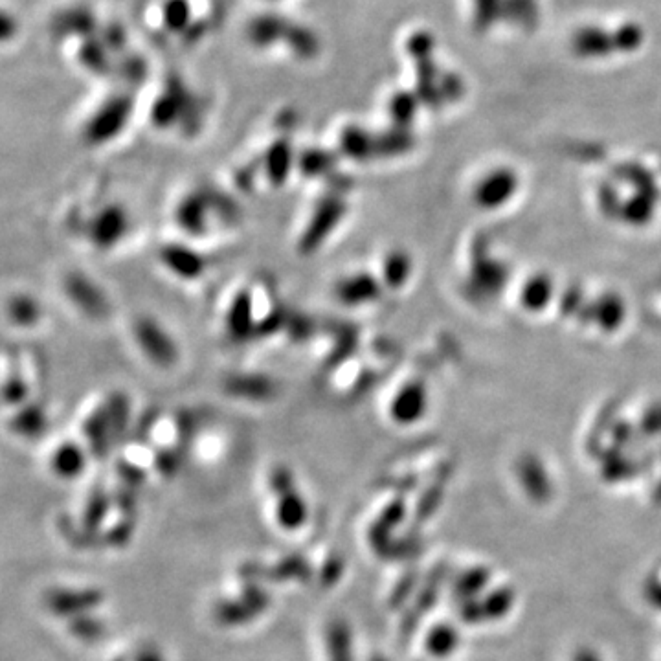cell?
Masks as SVG:
<instances>
[{"label":"cell","mask_w":661,"mask_h":661,"mask_svg":"<svg viewBox=\"0 0 661 661\" xmlns=\"http://www.w3.org/2000/svg\"><path fill=\"white\" fill-rule=\"evenodd\" d=\"M133 111V100L127 94H118L105 101L98 113L90 118L87 136L92 142H107L124 129Z\"/></svg>","instance_id":"cell-1"},{"label":"cell","mask_w":661,"mask_h":661,"mask_svg":"<svg viewBox=\"0 0 661 661\" xmlns=\"http://www.w3.org/2000/svg\"><path fill=\"white\" fill-rule=\"evenodd\" d=\"M193 105L195 98L186 90L184 83L179 78H169L166 90L158 96L151 109V118L158 127H169L188 116Z\"/></svg>","instance_id":"cell-2"},{"label":"cell","mask_w":661,"mask_h":661,"mask_svg":"<svg viewBox=\"0 0 661 661\" xmlns=\"http://www.w3.org/2000/svg\"><path fill=\"white\" fill-rule=\"evenodd\" d=\"M291 24L278 13H261L248 24V41L258 48H269L285 41Z\"/></svg>","instance_id":"cell-3"},{"label":"cell","mask_w":661,"mask_h":661,"mask_svg":"<svg viewBox=\"0 0 661 661\" xmlns=\"http://www.w3.org/2000/svg\"><path fill=\"white\" fill-rule=\"evenodd\" d=\"M52 30L56 34L63 35H76V37H83V39H89V37H94L96 35V30H98V21L94 17V13L83 8V6H76V8H70V10H65V12L59 13L52 23Z\"/></svg>","instance_id":"cell-4"},{"label":"cell","mask_w":661,"mask_h":661,"mask_svg":"<svg viewBox=\"0 0 661 661\" xmlns=\"http://www.w3.org/2000/svg\"><path fill=\"white\" fill-rule=\"evenodd\" d=\"M79 61L83 67L89 68L90 72L100 74V76L109 74L113 68L111 52L107 50V46L101 43L98 35L83 39V45L79 48Z\"/></svg>","instance_id":"cell-5"},{"label":"cell","mask_w":661,"mask_h":661,"mask_svg":"<svg viewBox=\"0 0 661 661\" xmlns=\"http://www.w3.org/2000/svg\"><path fill=\"white\" fill-rule=\"evenodd\" d=\"M285 41H287V45L291 48L292 54H296L300 59H313L322 50L320 37L316 35L314 30L307 28V26H302V24H291Z\"/></svg>","instance_id":"cell-6"},{"label":"cell","mask_w":661,"mask_h":661,"mask_svg":"<svg viewBox=\"0 0 661 661\" xmlns=\"http://www.w3.org/2000/svg\"><path fill=\"white\" fill-rule=\"evenodd\" d=\"M190 0H164L162 4V23L173 34H186L191 28Z\"/></svg>","instance_id":"cell-7"},{"label":"cell","mask_w":661,"mask_h":661,"mask_svg":"<svg viewBox=\"0 0 661 661\" xmlns=\"http://www.w3.org/2000/svg\"><path fill=\"white\" fill-rule=\"evenodd\" d=\"M340 146H342V151L353 158H362L366 155H370L371 149L375 147L371 136L362 131L360 127H348L344 133H342V138H340Z\"/></svg>","instance_id":"cell-8"},{"label":"cell","mask_w":661,"mask_h":661,"mask_svg":"<svg viewBox=\"0 0 661 661\" xmlns=\"http://www.w3.org/2000/svg\"><path fill=\"white\" fill-rule=\"evenodd\" d=\"M292 149L287 140H278L270 146L267 153V166H269L270 179H285L287 171L291 168Z\"/></svg>","instance_id":"cell-9"},{"label":"cell","mask_w":661,"mask_h":661,"mask_svg":"<svg viewBox=\"0 0 661 661\" xmlns=\"http://www.w3.org/2000/svg\"><path fill=\"white\" fill-rule=\"evenodd\" d=\"M118 74L129 83L142 81L147 74L144 57L136 56V54H122L120 61H118Z\"/></svg>","instance_id":"cell-10"},{"label":"cell","mask_w":661,"mask_h":661,"mask_svg":"<svg viewBox=\"0 0 661 661\" xmlns=\"http://www.w3.org/2000/svg\"><path fill=\"white\" fill-rule=\"evenodd\" d=\"M98 37H100L101 43L107 46V50L111 54H124L125 45H127V34H125L122 24L111 23L103 26Z\"/></svg>","instance_id":"cell-11"},{"label":"cell","mask_w":661,"mask_h":661,"mask_svg":"<svg viewBox=\"0 0 661 661\" xmlns=\"http://www.w3.org/2000/svg\"><path fill=\"white\" fill-rule=\"evenodd\" d=\"M81 467V454H79L76 449H63L61 452H57L56 456V469L57 472H63V474H76Z\"/></svg>","instance_id":"cell-12"},{"label":"cell","mask_w":661,"mask_h":661,"mask_svg":"<svg viewBox=\"0 0 661 661\" xmlns=\"http://www.w3.org/2000/svg\"><path fill=\"white\" fill-rule=\"evenodd\" d=\"M392 114L395 120L403 122V120H410V116L414 114L415 109V98L412 94H406V92H401L397 94L392 100Z\"/></svg>","instance_id":"cell-13"},{"label":"cell","mask_w":661,"mask_h":661,"mask_svg":"<svg viewBox=\"0 0 661 661\" xmlns=\"http://www.w3.org/2000/svg\"><path fill=\"white\" fill-rule=\"evenodd\" d=\"M430 48H432V41H430V37L426 34L414 35V37L410 39V43H408L410 54L419 57V59H428Z\"/></svg>","instance_id":"cell-14"},{"label":"cell","mask_w":661,"mask_h":661,"mask_svg":"<svg viewBox=\"0 0 661 661\" xmlns=\"http://www.w3.org/2000/svg\"><path fill=\"white\" fill-rule=\"evenodd\" d=\"M15 28H17V24H15V19H13L10 13H4V15H2V19H0V30H2V39H4V41H8V39H10V37H12L13 34H15Z\"/></svg>","instance_id":"cell-15"}]
</instances>
